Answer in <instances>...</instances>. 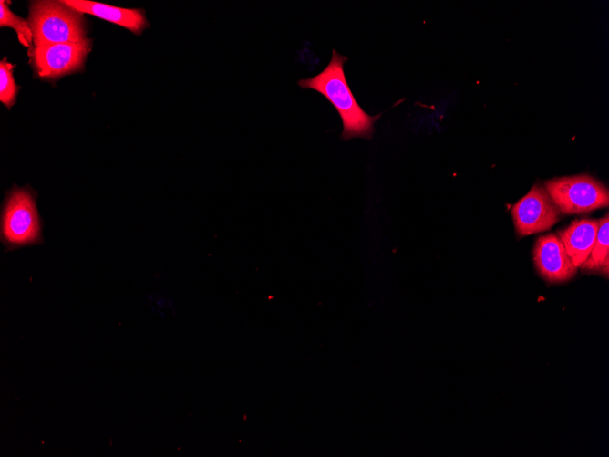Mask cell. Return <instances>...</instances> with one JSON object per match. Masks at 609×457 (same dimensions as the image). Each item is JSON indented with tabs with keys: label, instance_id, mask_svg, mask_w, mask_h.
<instances>
[{
	"label": "cell",
	"instance_id": "obj_2",
	"mask_svg": "<svg viewBox=\"0 0 609 457\" xmlns=\"http://www.w3.org/2000/svg\"><path fill=\"white\" fill-rule=\"evenodd\" d=\"M43 223L36 207V192L14 186L1 211V242L5 251L43 243Z\"/></svg>",
	"mask_w": 609,
	"mask_h": 457
},
{
	"label": "cell",
	"instance_id": "obj_9",
	"mask_svg": "<svg viewBox=\"0 0 609 457\" xmlns=\"http://www.w3.org/2000/svg\"><path fill=\"white\" fill-rule=\"evenodd\" d=\"M598 225V220L581 219L573 221L567 227L558 232L576 268L581 267L589 256L596 239Z\"/></svg>",
	"mask_w": 609,
	"mask_h": 457
},
{
	"label": "cell",
	"instance_id": "obj_12",
	"mask_svg": "<svg viewBox=\"0 0 609 457\" xmlns=\"http://www.w3.org/2000/svg\"><path fill=\"white\" fill-rule=\"evenodd\" d=\"M14 68L15 65L9 63L6 58L0 62V101L8 109L15 104L20 89L15 81Z\"/></svg>",
	"mask_w": 609,
	"mask_h": 457
},
{
	"label": "cell",
	"instance_id": "obj_1",
	"mask_svg": "<svg viewBox=\"0 0 609 457\" xmlns=\"http://www.w3.org/2000/svg\"><path fill=\"white\" fill-rule=\"evenodd\" d=\"M347 57L335 49L327 66L317 75L300 79L297 85L303 89H312L323 95L335 109L342 119L341 138L371 140L375 132L374 123L382 113L376 116L367 114L356 101L344 72Z\"/></svg>",
	"mask_w": 609,
	"mask_h": 457
},
{
	"label": "cell",
	"instance_id": "obj_6",
	"mask_svg": "<svg viewBox=\"0 0 609 457\" xmlns=\"http://www.w3.org/2000/svg\"><path fill=\"white\" fill-rule=\"evenodd\" d=\"M562 213L544 187L535 184L511 208L518 236H526L551 229Z\"/></svg>",
	"mask_w": 609,
	"mask_h": 457
},
{
	"label": "cell",
	"instance_id": "obj_8",
	"mask_svg": "<svg viewBox=\"0 0 609 457\" xmlns=\"http://www.w3.org/2000/svg\"><path fill=\"white\" fill-rule=\"evenodd\" d=\"M63 2L82 14H89L114 23L137 36L141 35L150 26L145 10L142 8H122L88 0H65Z\"/></svg>",
	"mask_w": 609,
	"mask_h": 457
},
{
	"label": "cell",
	"instance_id": "obj_11",
	"mask_svg": "<svg viewBox=\"0 0 609 457\" xmlns=\"http://www.w3.org/2000/svg\"><path fill=\"white\" fill-rule=\"evenodd\" d=\"M5 3L3 0L0 2V26L14 28L19 42L30 48L33 42V33L28 21L14 14Z\"/></svg>",
	"mask_w": 609,
	"mask_h": 457
},
{
	"label": "cell",
	"instance_id": "obj_3",
	"mask_svg": "<svg viewBox=\"0 0 609 457\" xmlns=\"http://www.w3.org/2000/svg\"><path fill=\"white\" fill-rule=\"evenodd\" d=\"M27 21L33 33L34 47L78 43L87 38L83 14L63 1L31 2Z\"/></svg>",
	"mask_w": 609,
	"mask_h": 457
},
{
	"label": "cell",
	"instance_id": "obj_4",
	"mask_svg": "<svg viewBox=\"0 0 609 457\" xmlns=\"http://www.w3.org/2000/svg\"><path fill=\"white\" fill-rule=\"evenodd\" d=\"M543 187L563 214L587 213L609 204L607 187L587 174L553 178Z\"/></svg>",
	"mask_w": 609,
	"mask_h": 457
},
{
	"label": "cell",
	"instance_id": "obj_7",
	"mask_svg": "<svg viewBox=\"0 0 609 457\" xmlns=\"http://www.w3.org/2000/svg\"><path fill=\"white\" fill-rule=\"evenodd\" d=\"M533 262L539 275L550 283L568 281L577 272L558 234L537 238L533 247Z\"/></svg>",
	"mask_w": 609,
	"mask_h": 457
},
{
	"label": "cell",
	"instance_id": "obj_10",
	"mask_svg": "<svg viewBox=\"0 0 609 457\" xmlns=\"http://www.w3.org/2000/svg\"><path fill=\"white\" fill-rule=\"evenodd\" d=\"M598 231L593 249L581 268L599 272L608 276L609 273V215L598 220Z\"/></svg>",
	"mask_w": 609,
	"mask_h": 457
},
{
	"label": "cell",
	"instance_id": "obj_5",
	"mask_svg": "<svg viewBox=\"0 0 609 457\" xmlns=\"http://www.w3.org/2000/svg\"><path fill=\"white\" fill-rule=\"evenodd\" d=\"M89 38L78 43H61L29 48L30 64L35 73L43 79H57L78 72L91 50Z\"/></svg>",
	"mask_w": 609,
	"mask_h": 457
}]
</instances>
